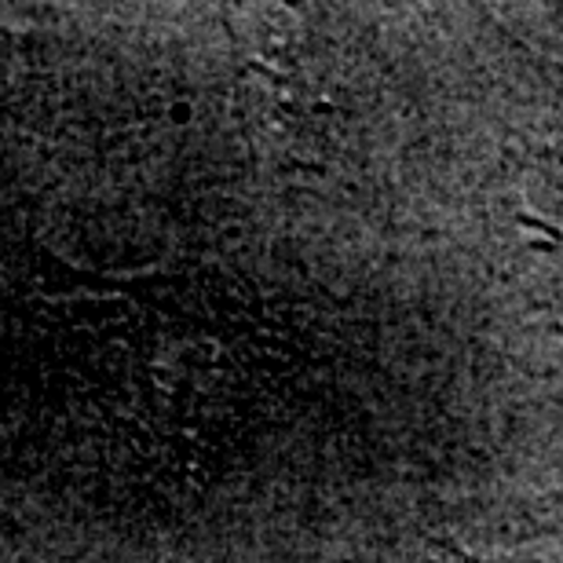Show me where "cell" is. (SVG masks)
I'll list each match as a JSON object with an SVG mask.
<instances>
[{
  "label": "cell",
  "instance_id": "1",
  "mask_svg": "<svg viewBox=\"0 0 563 563\" xmlns=\"http://www.w3.org/2000/svg\"><path fill=\"white\" fill-rule=\"evenodd\" d=\"M556 531H563V490L527 501L523 509L516 512V538L556 534Z\"/></svg>",
  "mask_w": 563,
  "mask_h": 563
}]
</instances>
